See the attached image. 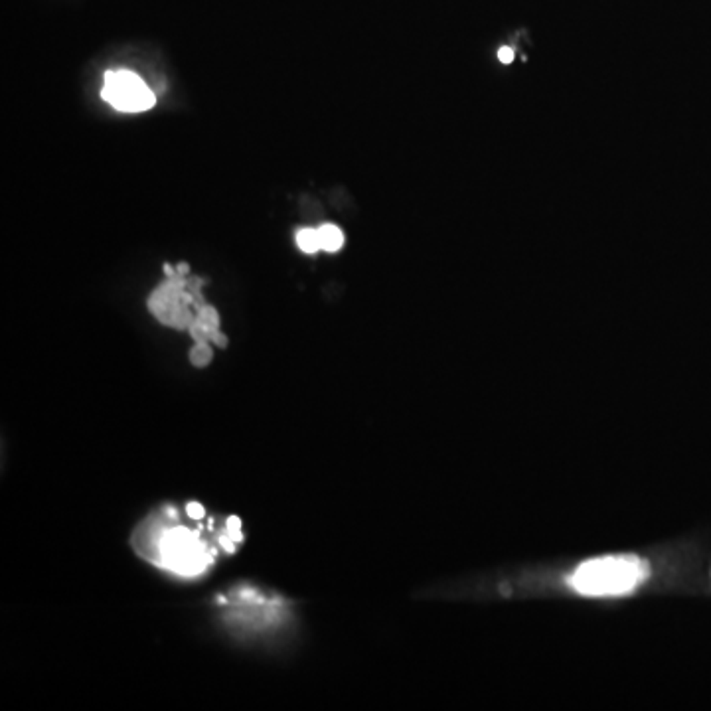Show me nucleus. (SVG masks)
Listing matches in <instances>:
<instances>
[{
  "instance_id": "nucleus-1",
  "label": "nucleus",
  "mask_w": 711,
  "mask_h": 711,
  "mask_svg": "<svg viewBox=\"0 0 711 711\" xmlns=\"http://www.w3.org/2000/svg\"><path fill=\"white\" fill-rule=\"evenodd\" d=\"M174 506H162L144 518L133 531L131 545L139 558L146 559L160 571L178 579H200L211 571L218 561V528L211 535L204 528L188 526Z\"/></svg>"
},
{
  "instance_id": "nucleus-2",
  "label": "nucleus",
  "mask_w": 711,
  "mask_h": 711,
  "mask_svg": "<svg viewBox=\"0 0 711 711\" xmlns=\"http://www.w3.org/2000/svg\"><path fill=\"white\" fill-rule=\"evenodd\" d=\"M648 563L634 556H609L581 563L567 577V585L587 597H618L648 579Z\"/></svg>"
},
{
  "instance_id": "nucleus-3",
  "label": "nucleus",
  "mask_w": 711,
  "mask_h": 711,
  "mask_svg": "<svg viewBox=\"0 0 711 711\" xmlns=\"http://www.w3.org/2000/svg\"><path fill=\"white\" fill-rule=\"evenodd\" d=\"M225 625L239 632H265L281 627L293 603L281 595H267L257 587L239 583L218 597Z\"/></svg>"
},
{
  "instance_id": "nucleus-4",
  "label": "nucleus",
  "mask_w": 711,
  "mask_h": 711,
  "mask_svg": "<svg viewBox=\"0 0 711 711\" xmlns=\"http://www.w3.org/2000/svg\"><path fill=\"white\" fill-rule=\"evenodd\" d=\"M206 281L192 277L184 279L176 273L168 277L149 298V308L164 326L176 330H188L194 322L198 310L208 305L202 296V285Z\"/></svg>"
},
{
  "instance_id": "nucleus-5",
  "label": "nucleus",
  "mask_w": 711,
  "mask_h": 711,
  "mask_svg": "<svg viewBox=\"0 0 711 711\" xmlns=\"http://www.w3.org/2000/svg\"><path fill=\"white\" fill-rule=\"evenodd\" d=\"M103 99L117 111L142 113L154 107V93L137 73L126 70L107 71L101 91Z\"/></svg>"
},
{
  "instance_id": "nucleus-6",
  "label": "nucleus",
  "mask_w": 711,
  "mask_h": 711,
  "mask_svg": "<svg viewBox=\"0 0 711 711\" xmlns=\"http://www.w3.org/2000/svg\"><path fill=\"white\" fill-rule=\"evenodd\" d=\"M188 330H190V334H192L196 342H211L214 334L220 332V314H218V310L214 307H209V305H204L198 310L194 322H192V326Z\"/></svg>"
},
{
  "instance_id": "nucleus-7",
  "label": "nucleus",
  "mask_w": 711,
  "mask_h": 711,
  "mask_svg": "<svg viewBox=\"0 0 711 711\" xmlns=\"http://www.w3.org/2000/svg\"><path fill=\"white\" fill-rule=\"evenodd\" d=\"M319 237H321V247L328 253L338 252L344 245V234L332 223L321 225L319 227Z\"/></svg>"
},
{
  "instance_id": "nucleus-8",
  "label": "nucleus",
  "mask_w": 711,
  "mask_h": 711,
  "mask_svg": "<svg viewBox=\"0 0 711 711\" xmlns=\"http://www.w3.org/2000/svg\"><path fill=\"white\" fill-rule=\"evenodd\" d=\"M296 245H298L301 252L308 253V255L321 252L322 247L321 237H319V229H308V227L301 229V231L296 234Z\"/></svg>"
},
{
  "instance_id": "nucleus-9",
  "label": "nucleus",
  "mask_w": 711,
  "mask_h": 711,
  "mask_svg": "<svg viewBox=\"0 0 711 711\" xmlns=\"http://www.w3.org/2000/svg\"><path fill=\"white\" fill-rule=\"evenodd\" d=\"M214 358V352L209 348V342H196L194 348L190 352V362L194 363L196 368H206Z\"/></svg>"
},
{
  "instance_id": "nucleus-10",
  "label": "nucleus",
  "mask_w": 711,
  "mask_h": 711,
  "mask_svg": "<svg viewBox=\"0 0 711 711\" xmlns=\"http://www.w3.org/2000/svg\"><path fill=\"white\" fill-rule=\"evenodd\" d=\"M184 510H186V514H188V516L192 518V520H198V522L206 518V508H204L202 504L188 502L186 506H184Z\"/></svg>"
},
{
  "instance_id": "nucleus-11",
  "label": "nucleus",
  "mask_w": 711,
  "mask_h": 711,
  "mask_svg": "<svg viewBox=\"0 0 711 711\" xmlns=\"http://www.w3.org/2000/svg\"><path fill=\"white\" fill-rule=\"evenodd\" d=\"M211 342H214L216 346H220V348H225V346H227V338H225V336L222 334V330L214 334V338H211Z\"/></svg>"
},
{
  "instance_id": "nucleus-12",
  "label": "nucleus",
  "mask_w": 711,
  "mask_h": 711,
  "mask_svg": "<svg viewBox=\"0 0 711 711\" xmlns=\"http://www.w3.org/2000/svg\"><path fill=\"white\" fill-rule=\"evenodd\" d=\"M500 59H502L504 64H510V61L514 59V52H512L510 48H502V50H500Z\"/></svg>"
},
{
  "instance_id": "nucleus-13",
  "label": "nucleus",
  "mask_w": 711,
  "mask_h": 711,
  "mask_svg": "<svg viewBox=\"0 0 711 711\" xmlns=\"http://www.w3.org/2000/svg\"><path fill=\"white\" fill-rule=\"evenodd\" d=\"M176 271L180 273V275H188V271H190V267L186 265V263H180V265L176 267Z\"/></svg>"
}]
</instances>
